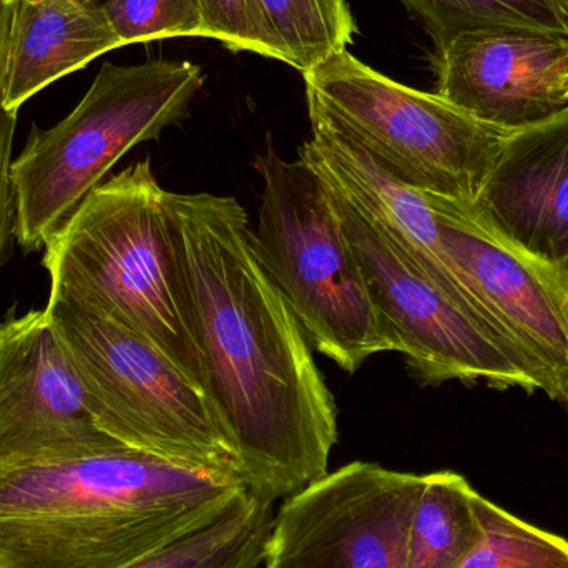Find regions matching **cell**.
<instances>
[{
	"label": "cell",
	"instance_id": "5bb4252c",
	"mask_svg": "<svg viewBox=\"0 0 568 568\" xmlns=\"http://www.w3.org/2000/svg\"><path fill=\"white\" fill-rule=\"evenodd\" d=\"M473 213L517 248L568 270V110L507 136Z\"/></svg>",
	"mask_w": 568,
	"mask_h": 568
},
{
	"label": "cell",
	"instance_id": "9a60e30c",
	"mask_svg": "<svg viewBox=\"0 0 568 568\" xmlns=\"http://www.w3.org/2000/svg\"><path fill=\"white\" fill-rule=\"evenodd\" d=\"M120 47L122 40L100 6L79 0H19L10 19L3 110L19 112L50 83Z\"/></svg>",
	"mask_w": 568,
	"mask_h": 568
},
{
	"label": "cell",
	"instance_id": "cb8c5ba5",
	"mask_svg": "<svg viewBox=\"0 0 568 568\" xmlns=\"http://www.w3.org/2000/svg\"><path fill=\"white\" fill-rule=\"evenodd\" d=\"M13 3L0 2V112L3 106V90H6L7 60H9L10 19Z\"/></svg>",
	"mask_w": 568,
	"mask_h": 568
},
{
	"label": "cell",
	"instance_id": "4fadbf2b",
	"mask_svg": "<svg viewBox=\"0 0 568 568\" xmlns=\"http://www.w3.org/2000/svg\"><path fill=\"white\" fill-rule=\"evenodd\" d=\"M311 126L313 136L301 145L297 160L310 166L334 195L379 233L427 282L513 346L446 252L436 210L426 196L394 180L364 150L339 133L320 123Z\"/></svg>",
	"mask_w": 568,
	"mask_h": 568
},
{
	"label": "cell",
	"instance_id": "44dd1931",
	"mask_svg": "<svg viewBox=\"0 0 568 568\" xmlns=\"http://www.w3.org/2000/svg\"><path fill=\"white\" fill-rule=\"evenodd\" d=\"M123 45L205 37L199 0H105L100 3Z\"/></svg>",
	"mask_w": 568,
	"mask_h": 568
},
{
	"label": "cell",
	"instance_id": "d6986e66",
	"mask_svg": "<svg viewBox=\"0 0 568 568\" xmlns=\"http://www.w3.org/2000/svg\"><path fill=\"white\" fill-rule=\"evenodd\" d=\"M443 52L460 33L520 29L568 36L566 0H399Z\"/></svg>",
	"mask_w": 568,
	"mask_h": 568
},
{
	"label": "cell",
	"instance_id": "8fae6325",
	"mask_svg": "<svg viewBox=\"0 0 568 568\" xmlns=\"http://www.w3.org/2000/svg\"><path fill=\"white\" fill-rule=\"evenodd\" d=\"M123 447L93 420L45 311L0 324V477Z\"/></svg>",
	"mask_w": 568,
	"mask_h": 568
},
{
	"label": "cell",
	"instance_id": "d4e9b609",
	"mask_svg": "<svg viewBox=\"0 0 568 568\" xmlns=\"http://www.w3.org/2000/svg\"><path fill=\"white\" fill-rule=\"evenodd\" d=\"M79 2L87 3V6H100V3L105 2V0H79Z\"/></svg>",
	"mask_w": 568,
	"mask_h": 568
},
{
	"label": "cell",
	"instance_id": "4316f807",
	"mask_svg": "<svg viewBox=\"0 0 568 568\" xmlns=\"http://www.w3.org/2000/svg\"><path fill=\"white\" fill-rule=\"evenodd\" d=\"M567 7H568V0H566Z\"/></svg>",
	"mask_w": 568,
	"mask_h": 568
},
{
	"label": "cell",
	"instance_id": "83f0119b",
	"mask_svg": "<svg viewBox=\"0 0 568 568\" xmlns=\"http://www.w3.org/2000/svg\"><path fill=\"white\" fill-rule=\"evenodd\" d=\"M567 404H568V400H567Z\"/></svg>",
	"mask_w": 568,
	"mask_h": 568
},
{
	"label": "cell",
	"instance_id": "e0dca14e",
	"mask_svg": "<svg viewBox=\"0 0 568 568\" xmlns=\"http://www.w3.org/2000/svg\"><path fill=\"white\" fill-rule=\"evenodd\" d=\"M476 489L460 474H424L407 529L403 568H453L480 536Z\"/></svg>",
	"mask_w": 568,
	"mask_h": 568
},
{
	"label": "cell",
	"instance_id": "30bf717a",
	"mask_svg": "<svg viewBox=\"0 0 568 568\" xmlns=\"http://www.w3.org/2000/svg\"><path fill=\"white\" fill-rule=\"evenodd\" d=\"M454 265L550 399L568 400V270L484 226L473 209L427 200Z\"/></svg>",
	"mask_w": 568,
	"mask_h": 568
},
{
	"label": "cell",
	"instance_id": "7402d4cb",
	"mask_svg": "<svg viewBox=\"0 0 568 568\" xmlns=\"http://www.w3.org/2000/svg\"><path fill=\"white\" fill-rule=\"evenodd\" d=\"M206 39L233 52H252L280 60L278 50L260 17L255 0H199Z\"/></svg>",
	"mask_w": 568,
	"mask_h": 568
},
{
	"label": "cell",
	"instance_id": "ba28073f",
	"mask_svg": "<svg viewBox=\"0 0 568 568\" xmlns=\"http://www.w3.org/2000/svg\"><path fill=\"white\" fill-rule=\"evenodd\" d=\"M334 199L393 353L403 354L420 383L539 390L516 347L427 282L339 196Z\"/></svg>",
	"mask_w": 568,
	"mask_h": 568
},
{
	"label": "cell",
	"instance_id": "ffe728a7",
	"mask_svg": "<svg viewBox=\"0 0 568 568\" xmlns=\"http://www.w3.org/2000/svg\"><path fill=\"white\" fill-rule=\"evenodd\" d=\"M480 536L453 568H568V540L477 496Z\"/></svg>",
	"mask_w": 568,
	"mask_h": 568
},
{
	"label": "cell",
	"instance_id": "2e32d148",
	"mask_svg": "<svg viewBox=\"0 0 568 568\" xmlns=\"http://www.w3.org/2000/svg\"><path fill=\"white\" fill-rule=\"evenodd\" d=\"M273 504L243 490L212 523L123 568H258L272 536Z\"/></svg>",
	"mask_w": 568,
	"mask_h": 568
},
{
	"label": "cell",
	"instance_id": "7a4b0ae2",
	"mask_svg": "<svg viewBox=\"0 0 568 568\" xmlns=\"http://www.w3.org/2000/svg\"><path fill=\"white\" fill-rule=\"evenodd\" d=\"M239 480L123 449L0 477V568H123L222 516Z\"/></svg>",
	"mask_w": 568,
	"mask_h": 568
},
{
	"label": "cell",
	"instance_id": "603a6c76",
	"mask_svg": "<svg viewBox=\"0 0 568 568\" xmlns=\"http://www.w3.org/2000/svg\"><path fill=\"white\" fill-rule=\"evenodd\" d=\"M17 112H0V258L12 223V145L16 135Z\"/></svg>",
	"mask_w": 568,
	"mask_h": 568
},
{
	"label": "cell",
	"instance_id": "5b68a950",
	"mask_svg": "<svg viewBox=\"0 0 568 568\" xmlns=\"http://www.w3.org/2000/svg\"><path fill=\"white\" fill-rule=\"evenodd\" d=\"M43 311L103 433L129 449L243 484L239 449L212 400L169 357L63 297L49 296Z\"/></svg>",
	"mask_w": 568,
	"mask_h": 568
},
{
	"label": "cell",
	"instance_id": "ac0fdd59",
	"mask_svg": "<svg viewBox=\"0 0 568 568\" xmlns=\"http://www.w3.org/2000/svg\"><path fill=\"white\" fill-rule=\"evenodd\" d=\"M280 60L310 72L354 42L356 20L346 0H255Z\"/></svg>",
	"mask_w": 568,
	"mask_h": 568
},
{
	"label": "cell",
	"instance_id": "3957f363",
	"mask_svg": "<svg viewBox=\"0 0 568 568\" xmlns=\"http://www.w3.org/2000/svg\"><path fill=\"white\" fill-rule=\"evenodd\" d=\"M50 294L119 323L205 390L166 212L150 160L83 199L43 245Z\"/></svg>",
	"mask_w": 568,
	"mask_h": 568
},
{
	"label": "cell",
	"instance_id": "277c9868",
	"mask_svg": "<svg viewBox=\"0 0 568 568\" xmlns=\"http://www.w3.org/2000/svg\"><path fill=\"white\" fill-rule=\"evenodd\" d=\"M203 82L202 69L192 62L105 63L62 122L33 126L12 162L19 245L26 252L43 248L125 153L186 119Z\"/></svg>",
	"mask_w": 568,
	"mask_h": 568
},
{
	"label": "cell",
	"instance_id": "9c48e42d",
	"mask_svg": "<svg viewBox=\"0 0 568 568\" xmlns=\"http://www.w3.org/2000/svg\"><path fill=\"white\" fill-rule=\"evenodd\" d=\"M424 476L351 463L284 500L263 568H403Z\"/></svg>",
	"mask_w": 568,
	"mask_h": 568
},
{
	"label": "cell",
	"instance_id": "6da1fadb",
	"mask_svg": "<svg viewBox=\"0 0 568 568\" xmlns=\"http://www.w3.org/2000/svg\"><path fill=\"white\" fill-rule=\"evenodd\" d=\"M166 212L205 393L239 449L243 486L290 499L327 474L336 400L239 200L166 192Z\"/></svg>",
	"mask_w": 568,
	"mask_h": 568
},
{
	"label": "cell",
	"instance_id": "52a82bcc",
	"mask_svg": "<svg viewBox=\"0 0 568 568\" xmlns=\"http://www.w3.org/2000/svg\"><path fill=\"white\" fill-rule=\"evenodd\" d=\"M256 170L263 179L256 243L314 349L347 374L393 353L329 186L273 149Z\"/></svg>",
	"mask_w": 568,
	"mask_h": 568
},
{
	"label": "cell",
	"instance_id": "7c38bea8",
	"mask_svg": "<svg viewBox=\"0 0 568 568\" xmlns=\"http://www.w3.org/2000/svg\"><path fill=\"white\" fill-rule=\"evenodd\" d=\"M437 95L490 125L520 130L568 110V36L460 33L436 53Z\"/></svg>",
	"mask_w": 568,
	"mask_h": 568
},
{
	"label": "cell",
	"instance_id": "484cf974",
	"mask_svg": "<svg viewBox=\"0 0 568 568\" xmlns=\"http://www.w3.org/2000/svg\"><path fill=\"white\" fill-rule=\"evenodd\" d=\"M0 2L16 3V2H19V0H0Z\"/></svg>",
	"mask_w": 568,
	"mask_h": 568
},
{
	"label": "cell",
	"instance_id": "8992f818",
	"mask_svg": "<svg viewBox=\"0 0 568 568\" xmlns=\"http://www.w3.org/2000/svg\"><path fill=\"white\" fill-rule=\"evenodd\" d=\"M303 75L311 123L339 133L427 200L473 209L514 132L403 85L347 50Z\"/></svg>",
	"mask_w": 568,
	"mask_h": 568
}]
</instances>
